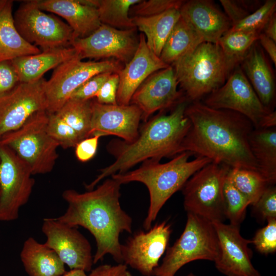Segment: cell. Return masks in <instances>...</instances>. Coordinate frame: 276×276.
Instances as JSON below:
<instances>
[{
    "label": "cell",
    "instance_id": "obj_1",
    "mask_svg": "<svg viewBox=\"0 0 276 276\" xmlns=\"http://www.w3.org/2000/svg\"><path fill=\"white\" fill-rule=\"evenodd\" d=\"M185 114L191 126L179 154L188 151L231 168L258 171L249 145L254 129L249 119L234 111L211 108L200 101L190 102Z\"/></svg>",
    "mask_w": 276,
    "mask_h": 276
},
{
    "label": "cell",
    "instance_id": "obj_2",
    "mask_svg": "<svg viewBox=\"0 0 276 276\" xmlns=\"http://www.w3.org/2000/svg\"><path fill=\"white\" fill-rule=\"evenodd\" d=\"M121 185L111 177L95 189L83 193L72 189L62 193L68 206L56 219L72 227L81 226L93 235L97 246L94 264L107 254L118 263L123 262L119 237L124 232L131 233L132 221L120 205Z\"/></svg>",
    "mask_w": 276,
    "mask_h": 276
},
{
    "label": "cell",
    "instance_id": "obj_3",
    "mask_svg": "<svg viewBox=\"0 0 276 276\" xmlns=\"http://www.w3.org/2000/svg\"><path fill=\"white\" fill-rule=\"evenodd\" d=\"M190 102L185 98L168 113H160L150 119L139 129L136 138L131 142L119 139L110 141L108 152L115 158L113 163L100 170V173L89 184L88 190L103 179L117 173L128 171L134 166L148 159L158 160L179 154L181 144L191 126L186 116Z\"/></svg>",
    "mask_w": 276,
    "mask_h": 276
},
{
    "label": "cell",
    "instance_id": "obj_4",
    "mask_svg": "<svg viewBox=\"0 0 276 276\" xmlns=\"http://www.w3.org/2000/svg\"><path fill=\"white\" fill-rule=\"evenodd\" d=\"M192 155L190 152H183L165 163H160L157 159H148L134 170L111 176L121 185L137 181L147 187L150 204L143 223L145 229L148 231L151 227L152 222L166 202L175 192L182 189L194 173L212 162L209 158L200 156L189 160Z\"/></svg>",
    "mask_w": 276,
    "mask_h": 276
},
{
    "label": "cell",
    "instance_id": "obj_5",
    "mask_svg": "<svg viewBox=\"0 0 276 276\" xmlns=\"http://www.w3.org/2000/svg\"><path fill=\"white\" fill-rule=\"evenodd\" d=\"M171 65L190 102L200 101L221 87L233 70L219 45L207 42Z\"/></svg>",
    "mask_w": 276,
    "mask_h": 276
},
{
    "label": "cell",
    "instance_id": "obj_6",
    "mask_svg": "<svg viewBox=\"0 0 276 276\" xmlns=\"http://www.w3.org/2000/svg\"><path fill=\"white\" fill-rule=\"evenodd\" d=\"M219 254V245L212 221L187 213L184 231L168 248L163 262L154 270L153 275L174 276L186 264L197 260L215 262Z\"/></svg>",
    "mask_w": 276,
    "mask_h": 276
},
{
    "label": "cell",
    "instance_id": "obj_7",
    "mask_svg": "<svg viewBox=\"0 0 276 276\" xmlns=\"http://www.w3.org/2000/svg\"><path fill=\"white\" fill-rule=\"evenodd\" d=\"M48 120L47 111L38 112L20 128L0 139V144L11 149L32 175L51 172L58 157L59 145L47 131Z\"/></svg>",
    "mask_w": 276,
    "mask_h": 276
},
{
    "label": "cell",
    "instance_id": "obj_8",
    "mask_svg": "<svg viewBox=\"0 0 276 276\" xmlns=\"http://www.w3.org/2000/svg\"><path fill=\"white\" fill-rule=\"evenodd\" d=\"M230 167L211 162L194 173L182 188L183 205L191 213L212 222L225 218L223 188Z\"/></svg>",
    "mask_w": 276,
    "mask_h": 276
},
{
    "label": "cell",
    "instance_id": "obj_9",
    "mask_svg": "<svg viewBox=\"0 0 276 276\" xmlns=\"http://www.w3.org/2000/svg\"><path fill=\"white\" fill-rule=\"evenodd\" d=\"M13 18L20 36L42 51L71 47L75 39L73 30L66 22L53 14L44 13L35 0L22 1Z\"/></svg>",
    "mask_w": 276,
    "mask_h": 276
},
{
    "label": "cell",
    "instance_id": "obj_10",
    "mask_svg": "<svg viewBox=\"0 0 276 276\" xmlns=\"http://www.w3.org/2000/svg\"><path fill=\"white\" fill-rule=\"evenodd\" d=\"M122 68L120 62L115 59L83 61L79 56L61 63L45 82L47 112L58 110L74 91L91 77L106 72L118 73Z\"/></svg>",
    "mask_w": 276,
    "mask_h": 276
},
{
    "label": "cell",
    "instance_id": "obj_11",
    "mask_svg": "<svg viewBox=\"0 0 276 276\" xmlns=\"http://www.w3.org/2000/svg\"><path fill=\"white\" fill-rule=\"evenodd\" d=\"M28 166L8 147L0 144V221L16 220L35 183Z\"/></svg>",
    "mask_w": 276,
    "mask_h": 276
},
{
    "label": "cell",
    "instance_id": "obj_12",
    "mask_svg": "<svg viewBox=\"0 0 276 276\" xmlns=\"http://www.w3.org/2000/svg\"><path fill=\"white\" fill-rule=\"evenodd\" d=\"M202 102L214 109L239 113L258 128L269 112L263 105L239 65L231 72L225 83L204 98Z\"/></svg>",
    "mask_w": 276,
    "mask_h": 276
},
{
    "label": "cell",
    "instance_id": "obj_13",
    "mask_svg": "<svg viewBox=\"0 0 276 276\" xmlns=\"http://www.w3.org/2000/svg\"><path fill=\"white\" fill-rule=\"evenodd\" d=\"M46 80L19 83L0 97V139L20 128L36 113L47 111Z\"/></svg>",
    "mask_w": 276,
    "mask_h": 276
},
{
    "label": "cell",
    "instance_id": "obj_14",
    "mask_svg": "<svg viewBox=\"0 0 276 276\" xmlns=\"http://www.w3.org/2000/svg\"><path fill=\"white\" fill-rule=\"evenodd\" d=\"M134 31L135 29L120 30L101 24L89 36L75 39L72 47L82 60L113 58L127 64L133 56L139 43Z\"/></svg>",
    "mask_w": 276,
    "mask_h": 276
},
{
    "label": "cell",
    "instance_id": "obj_15",
    "mask_svg": "<svg viewBox=\"0 0 276 276\" xmlns=\"http://www.w3.org/2000/svg\"><path fill=\"white\" fill-rule=\"evenodd\" d=\"M77 228L56 218H44L41 227L47 238L44 244L55 251L70 270L90 271L94 264L91 246Z\"/></svg>",
    "mask_w": 276,
    "mask_h": 276
},
{
    "label": "cell",
    "instance_id": "obj_16",
    "mask_svg": "<svg viewBox=\"0 0 276 276\" xmlns=\"http://www.w3.org/2000/svg\"><path fill=\"white\" fill-rule=\"evenodd\" d=\"M148 231L135 233L121 246L123 262L144 276L153 275L171 233V225L166 221L156 224Z\"/></svg>",
    "mask_w": 276,
    "mask_h": 276
},
{
    "label": "cell",
    "instance_id": "obj_17",
    "mask_svg": "<svg viewBox=\"0 0 276 276\" xmlns=\"http://www.w3.org/2000/svg\"><path fill=\"white\" fill-rule=\"evenodd\" d=\"M173 67L158 71L149 76L133 94L130 104L137 106L142 119L147 121L155 112L173 107L186 97L179 91Z\"/></svg>",
    "mask_w": 276,
    "mask_h": 276
},
{
    "label": "cell",
    "instance_id": "obj_18",
    "mask_svg": "<svg viewBox=\"0 0 276 276\" xmlns=\"http://www.w3.org/2000/svg\"><path fill=\"white\" fill-rule=\"evenodd\" d=\"M212 223L219 245V254L215 261L218 270L226 276H261L251 262L248 244L251 241L241 236L239 226L220 221Z\"/></svg>",
    "mask_w": 276,
    "mask_h": 276
},
{
    "label": "cell",
    "instance_id": "obj_19",
    "mask_svg": "<svg viewBox=\"0 0 276 276\" xmlns=\"http://www.w3.org/2000/svg\"><path fill=\"white\" fill-rule=\"evenodd\" d=\"M142 112L136 105L104 104L92 101L90 136L115 135L126 142L137 136Z\"/></svg>",
    "mask_w": 276,
    "mask_h": 276
},
{
    "label": "cell",
    "instance_id": "obj_20",
    "mask_svg": "<svg viewBox=\"0 0 276 276\" xmlns=\"http://www.w3.org/2000/svg\"><path fill=\"white\" fill-rule=\"evenodd\" d=\"M169 66L150 50L145 35L141 33L139 45L133 56L118 73L119 83L117 94V104H130L133 94L146 79L153 73Z\"/></svg>",
    "mask_w": 276,
    "mask_h": 276
},
{
    "label": "cell",
    "instance_id": "obj_21",
    "mask_svg": "<svg viewBox=\"0 0 276 276\" xmlns=\"http://www.w3.org/2000/svg\"><path fill=\"white\" fill-rule=\"evenodd\" d=\"M179 12L181 17L204 42L218 44L232 27L224 12L212 1H184Z\"/></svg>",
    "mask_w": 276,
    "mask_h": 276
},
{
    "label": "cell",
    "instance_id": "obj_22",
    "mask_svg": "<svg viewBox=\"0 0 276 276\" xmlns=\"http://www.w3.org/2000/svg\"><path fill=\"white\" fill-rule=\"evenodd\" d=\"M41 10L57 14L73 31L75 39L91 35L101 25L98 0H35Z\"/></svg>",
    "mask_w": 276,
    "mask_h": 276
},
{
    "label": "cell",
    "instance_id": "obj_23",
    "mask_svg": "<svg viewBox=\"0 0 276 276\" xmlns=\"http://www.w3.org/2000/svg\"><path fill=\"white\" fill-rule=\"evenodd\" d=\"M239 65L264 107L269 112L274 111L276 98L274 75L258 41Z\"/></svg>",
    "mask_w": 276,
    "mask_h": 276
},
{
    "label": "cell",
    "instance_id": "obj_24",
    "mask_svg": "<svg viewBox=\"0 0 276 276\" xmlns=\"http://www.w3.org/2000/svg\"><path fill=\"white\" fill-rule=\"evenodd\" d=\"M79 55L73 47L42 51L39 53L17 57L11 60L20 82L28 83L43 77L48 71Z\"/></svg>",
    "mask_w": 276,
    "mask_h": 276
},
{
    "label": "cell",
    "instance_id": "obj_25",
    "mask_svg": "<svg viewBox=\"0 0 276 276\" xmlns=\"http://www.w3.org/2000/svg\"><path fill=\"white\" fill-rule=\"evenodd\" d=\"M13 3L12 0H0V61L41 52L18 33L12 14Z\"/></svg>",
    "mask_w": 276,
    "mask_h": 276
},
{
    "label": "cell",
    "instance_id": "obj_26",
    "mask_svg": "<svg viewBox=\"0 0 276 276\" xmlns=\"http://www.w3.org/2000/svg\"><path fill=\"white\" fill-rule=\"evenodd\" d=\"M20 256L29 276H61L66 271L54 250L31 237L24 242Z\"/></svg>",
    "mask_w": 276,
    "mask_h": 276
},
{
    "label": "cell",
    "instance_id": "obj_27",
    "mask_svg": "<svg viewBox=\"0 0 276 276\" xmlns=\"http://www.w3.org/2000/svg\"><path fill=\"white\" fill-rule=\"evenodd\" d=\"M248 142L258 171L273 185L276 181V128H254Z\"/></svg>",
    "mask_w": 276,
    "mask_h": 276
},
{
    "label": "cell",
    "instance_id": "obj_28",
    "mask_svg": "<svg viewBox=\"0 0 276 276\" xmlns=\"http://www.w3.org/2000/svg\"><path fill=\"white\" fill-rule=\"evenodd\" d=\"M180 17L179 9H172L153 16L132 18L135 27L145 35L148 48L159 57L167 38Z\"/></svg>",
    "mask_w": 276,
    "mask_h": 276
},
{
    "label": "cell",
    "instance_id": "obj_29",
    "mask_svg": "<svg viewBox=\"0 0 276 276\" xmlns=\"http://www.w3.org/2000/svg\"><path fill=\"white\" fill-rule=\"evenodd\" d=\"M203 42L180 15L163 47L159 58L171 65Z\"/></svg>",
    "mask_w": 276,
    "mask_h": 276
},
{
    "label": "cell",
    "instance_id": "obj_30",
    "mask_svg": "<svg viewBox=\"0 0 276 276\" xmlns=\"http://www.w3.org/2000/svg\"><path fill=\"white\" fill-rule=\"evenodd\" d=\"M260 33L257 31L228 30L220 38L218 44L233 70L240 64L253 44L258 40Z\"/></svg>",
    "mask_w": 276,
    "mask_h": 276
},
{
    "label": "cell",
    "instance_id": "obj_31",
    "mask_svg": "<svg viewBox=\"0 0 276 276\" xmlns=\"http://www.w3.org/2000/svg\"><path fill=\"white\" fill-rule=\"evenodd\" d=\"M92 101L70 99L56 112L80 140L90 136Z\"/></svg>",
    "mask_w": 276,
    "mask_h": 276
},
{
    "label": "cell",
    "instance_id": "obj_32",
    "mask_svg": "<svg viewBox=\"0 0 276 276\" xmlns=\"http://www.w3.org/2000/svg\"><path fill=\"white\" fill-rule=\"evenodd\" d=\"M141 0H98L97 9L102 24L120 30L135 29L129 16L131 7Z\"/></svg>",
    "mask_w": 276,
    "mask_h": 276
},
{
    "label": "cell",
    "instance_id": "obj_33",
    "mask_svg": "<svg viewBox=\"0 0 276 276\" xmlns=\"http://www.w3.org/2000/svg\"><path fill=\"white\" fill-rule=\"evenodd\" d=\"M228 177L233 184L253 205L265 189L270 185L266 178L257 170L230 168Z\"/></svg>",
    "mask_w": 276,
    "mask_h": 276
},
{
    "label": "cell",
    "instance_id": "obj_34",
    "mask_svg": "<svg viewBox=\"0 0 276 276\" xmlns=\"http://www.w3.org/2000/svg\"><path fill=\"white\" fill-rule=\"evenodd\" d=\"M223 197L225 218L229 220V224L239 226L245 218L247 207L250 202L233 185L228 174L223 185Z\"/></svg>",
    "mask_w": 276,
    "mask_h": 276
},
{
    "label": "cell",
    "instance_id": "obj_35",
    "mask_svg": "<svg viewBox=\"0 0 276 276\" xmlns=\"http://www.w3.org/2000/svg\"><path fill=\"white\" fill-rule=\"evenodd\" d=\"M276 1L266 0L256 10L231 27V31L261 32L270 16L275 12Z\"/></svg>",
    "mask_w": 276,
    "mask_h": 276
},
{
    "label": "cell",
    "instance_id": "obj_36",
    "mask_svg": "<svg viewBox=\"0 0 276 276\" xmlns=\"http://www.w3.org/2000/svg\"><path fill=\"white\" fill-rule=\"evenodd\" d=\"M47 131L63 148L75 147L81 140L77 133L56 113H48Z\"/></svg>",
    "mask_w": 276,
    "mask_h": 276
},
{
    "label": "cell",
    "instance_id": "obj_37",
    "mask_svg": "<svg viewBox=\"0 0 276 276\" xmlns=\"http://www.w3.org/2000/svg\"><path fill=\"white\" fill-rule=\"evenodd\" d=\"M183 2L180 0H141L131 7L129 16L133 18L155 16L170 9H179Z\"/></svg>",
    "mask_w": 276,
    "mask_h": 276
},
{
    "label": "cell",
    "instance_id": "obj_38",
    "mask_svg": "<svg viewBox=\"0 0 276 276\" xmlns=\"http://www.w3.org/2000/svg\"><path fill=\"white\" fill-rule=\"evenodd\" d=\"M251 243L261 254L265 255L276 251V219L267 220L266 226L258 229Z\"/></svg>",
    "mask_w": 276,
    "mask_h": 276
},
{
    "label": "cell",
    "instance_id": "obj_39",
    "mask_svg": "<svg viewBox=\"0 0 276 276\" xmlns=\"http://www.w3.org/2000/svg\"><path fill=\"white\" fill-rule=\"evenodd\" d=\"M224 13L229 19L232 26L248 15L256 10L260 6L258 1L220 0Z\"/></svg>",
    "mask_w": 276,
    "mask_h": 276
},
{
    "label": "cell",
    "instance_id": "obj_40",
    "mask_svg": "<svg viewBox=\"0 0 276 276\" xmlns=\"http://www.w3.org/2000/svg\"><path fill=\"white\" fill-rule=\"evenodd\" d=\"M112 74L102 73L91 77L74 91L70 99L88 100L96 98L103 84Z\"/></svg>",
    "mask_w": 276,
    "mask_h": 276
},
{
    "label": "cell",
    "instance_id": "obj_41",
    "mask_svg": "<svg viewBox=\"0 0 276 276\" xmlns=\"http://www.w3.org/2000/svg\"><path fill=\"white\" fill-rule=\"evenodd\" d=\"M253 206L263 219H276V187L269 185Z\"/></svg>",
    "mask_w": 276,
    "mask_h": 276
},
{
    "label": "cell",
    "instance_id": "obj_42",
    "mask_svg": "<svg viewBox=\"0 0 276 276\" xmlns=\"http://www.w3.org/2000/svg\"><path fill=\"white\" fill-rule=\"evenodd\" d=\"M20 83L11 60L0 61V97L9 92Z\"/></svg>",
    "mask_w": 276,
    "mask_h": 276
},
{
    "label": "cell",
    "instance_id": "obj_43",
    "mask_svg": "<svg viewBox=\"0 0 276 276\" xmlns=\"http://www.w3.org/2000/svg\"><path fill=\"white\" fill-rule=\"evenodd\" d=\"M119 83L118 73L112 74L103 84L96 97V100L101 104H117V94Z\"/></svg>",
    "mask_w": 276,
    "mask_h": 276
},
{
    "label": "cell",
    "instance_id": "obj_44",
    "mask_svg": "<svg viewBox=\"0 0 276 276\" xmlns=\"http://www.w3.org/2000/svg\"><path fill=\"white\" fill-rule=\"evenodd\" d=\"M100 136L94 135L84 139L79 142L75 148V155L81 162H86L92 159L96 155Z\"/></svg>",
    "mask_w": 276,
    "mask_h": 276
},
{
    "label": "cell",
    "instance_id": "obj_45",
    "mask_svg": "<svg viewBox=\"0 0 276 276\" xmlns=\"http://www.w3.org/2000/svg\"><path fill=\"white\" fill-rule=\"evenodd\" d=\"M88 276H132L126 264L119 263L116 265L103 264L94 269Z\"/></svg>",
    "mask_w": 276,
    "mask_h": 276
},
{
    "label": "cell",
    "instance_id": "obj_46",
    "mask_svg": "<svg viewBox=\"0 0 276 276\" xmlns=\"http://www.w3.org/2000/svg\"><path fill=\"white\" fill-rule=\"evenodd\" d=\"M259 43L269 57L271 61L276 65V42L261 33L258 40Z\"/></svg>",
    "mask_w": 276,
    "mask_h": 276
},
{
    "label": "cell",
    "instance_id": "obj_47",
    "mask_svg": "<svg viewBox=\"0 0 276 276\" xmlns=\"http://www.w3.org/2000/svg\"><path fill=\"white\" fill-rule=\"evenodd\" d=\"M261 33L276 42V13H274L264 26Z\"/></svg>",
    "mask_w": 276,
    "mask_h": 276
},
{
    "label": "cell",
    "instance_id": "obj_48",
    "mask_svg": "<svg viewBox=\"0 0 276 276\" xmlns=\"http://www.w3.org/2000/svg\"><path fill=\"white\" fill-rule=\"evenodd\" d=\"M276 126V112L275 110L266 114L261 120L258 128H271Z\"/></svg>",
    "mask_w": 276,
    "mask_h": 276
},
{
    "label": "cell",
    "instance_id": "obj_49",
    "mask_svg": "<svg viewBox=\"0 0 276 276\" xmlns=\"http://www.w3.org/2000/svg\"><path fill=\"white\" fill-rule=\"evenodd\" d=\"M61 276H88L85 271L80 269H72L66 271Z\"/></svg>",
    "mask_w": 276,
    "mask_h": 276
},
{
    "label": "cell",
    "instance_id": "obj_50",
    "mask_svg": "<svg viewBox=\"0 0 276 276\" xmlns=\"http://www.w3.org/2000/svg\"><path fill=\"white\" fill-rule=\"evenodd\" d=\"M187 276H196V275H194L193 273H191L189 274Z\"/></svg>",
    "mask_w": 276,
    "mask_h": 276
}]
</instances>
